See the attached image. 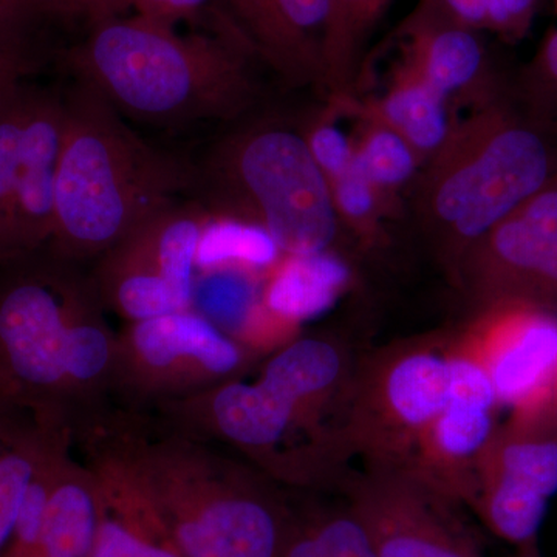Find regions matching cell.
<instances>
[{
	"label": "cell",
	"mask_w": 557,
	"mask_h": 557,
	"mask_svg": "<svg viewBox=\"0 0 557 557\" xmlns=\"http://www.w3.org/2000/svg\"><path fill=\"white\" fill-rule=\"evenodd\" d=\"M149 498L183 557H282L295 502L239 454L113 403L73 437Z\"/></svg>",
	"instance_id": "1"
},
{
	"label": "cell",
	"mask_w": 557,
	"mask_h": 557,
	"mask_svg": "<svg viewBox=\"0 0 557 557\" xmlns=\"http://www.w3.org/2000/svg\"><path fill=\"white\" fill-rule=\"evenodd\" d=\"M90 271L49 247L0 263V398L75 434L115 403L116 339Z\"/></svg>",
	"instance_id": "2"
},
{
	"label": "cell",
	"mask_w": 557,
	"mask_h": 557,
	"mask_svg": "<svg viewBox=\"0 0 557 557\" xmlns=\"http://www.w3.org/2000/svg\"><path fill=\"white\" fill-rule=\"evenodd\" d=\"M346 350L321 335L278 347L258 379L230 381L153 408L172 426L239 454L284 487L339 485L341 410L348 381Z\"/></svg>",
	"instance_id": "3"
},
{
	"label": "cell",
	"mask_w": 557,
	"mask_h": 557,
	"mask_svg": "<svg viewBox=\"0 0 557 557\" xmlns=\"http://www.w3.org/2000/svg\"><path fill=\"white\" fill-rule=\"evenodd\" d=\"M251 57L225 22L214 35H182L134 14L91 25L64 62L124 119L178 127L239 121L258 98Z\"/></svg>",
	"instance_id": "4"
},
{
	"label": "cell",
	"mask_w": 557,
	"mask_h": 557,
	"mask_svg": "<svg viewBox=\"0 0 557 557\" xmlns=\"http://www.w3.org/2000/svg\"><path fill=\"white\" fill-rule=\"evenodd\" d=\"M54 230L47 245L91 265L153 212L194 185V161L139 137L97 91L76 83L64 95Z\"/></svg>",
	"instance_id": "5"
},
{
	"label": "cell",
	"mask_w": 557,
	"mask_h": 557,
	"mask_svg": "<svg viewBox=\"0 0 557 557\" xmlns=\"http://www.w3.org/2000/svg\"><path fill=\"white\" fill-rule=\"evenodd\" d=\"M211 219L265 231L284 256L330 252L339 231L329 180L306 138L274 123L242 126L194 161L190 189Z\"/></svg>",
	"instance_id": "6"
},
{
	"label": "cell",
	"mask_w": 557,
	"mask_h": 557,
	"mask_svg": "<svg viewBox=\"0 0 557 557\" xmlns=\"http://www.w3.org/2000/svg\"><path fill=\"white\" fill-rule=\"evenodd\" d=\"M549 153L536 132L497 109L454 123L418 186L428 228L450 265L547 185Z\"/></svg>",
	"instance_id": "7"
},
{
	"label": "cell",
	"mask_w": 557,
	"mask_h": 557,
	"mask_svg": "<svg viewBox=\"0 0 557 557\" xmlns=\"http://www.w3.org/2000/svg\"><path fill=\"white\" fill-rule=\"evenodd\" d=\"M448 399V341L431 336L387 347L348 381L339 421L344 454L403 467Z\"/></svg>",
	"instance_id": "8"
},
{
	"label": "cell",
	"mask_w": 557,
	"mask_h": 557,
	"mask_svg": "<svg viewBox=\"0 0 557 557\" xmlns=\"http://www.w3.org/2000/svg\"><path fill=\"white\" fill-rule=\"evenodd\" d=\"M258 358L189 309L129 322L116 339L113 399L159 408L244 379Z\"/></svg>",
	"instance_id": "9"
},
{
	"label": "cell",
	"mask_w": 557,
	"mask_h": 557,
	"mask_svg": "<svg viewBox=\"0 0 557 557\" xmlns=\"http://www.w3.org/2000/svg\"><path fill=\"white\" fill-rule=\"evenodd\" d=\"M64 95L24 84L0 104V263L50 244Z\"/></svg>",
	"instance_id": "10"
},
{
	"label": "cell",
	"mask_w": 557,
	"mask_h": 557,
	"mask_svg": "<svg viewBox=\"0 0 557 557\" xmlns=\"http://www.w3.org/2000/svg\"><path fill=\"white\" fill-rule=\"evenodd\" d=\"M209 215L196 203L153 212L90 267L106 310L127 322L188 310Z\"/></svg>",
	"instance_id": "11"
},
{
	"label": "cell",
	"mask_w": 557,
	"mask_h": 557,
	"mask_svg": "<svg viewBox=\"0 0 557 557\" xmlns=\"http://www.w3.org/2000/svg\"><path fill=\"white\" fill-rule=\"evenodd\" d=\"M341 486L376 557H483L460 505L408 468L369 465Z\"/></svg>",
	"instance_id": "12"
},
{
	"label": "cell",
	"mask_w": 557,
	"mask_h": 557,
	"mask_svg": "<svg viewBox=\"0 0 557 557\" xmlns=\"http://www.w3.org/2000/svg\"><path fill=\"white\" fill-rule=\"evenodd\" d=\"M453 341L485 369L497 401L537 416L557 397V319L518 302L496 300Z\"/></svg>",
	"instance_id": "13"
},
{
	"label": "cell",
	"mask_w": 557,
	"mask_h": 557,
	"mask_svg": "<svg viewBox=\"0 0 557 557\" xmlns=\"http://www.w3.org/2000/svg\"><path fill=\"white\" fill-rule=\"evenodd\" d=\"M219 13L282 79L322 84L330 0H222Z\"/></svg>",
	"instance_id": "14"
},
{
	"label": "cell",
	"mask_w": 557,
	"mask_h": 557,
	"mask_svg": "<svg viewBox=\"0 0 557 557\" xmlns=\"http://www.w3.org/2000/svg\"><path fill=\"white\" fill-rule=\"evenodd\" d=\"M494 409L449 398L403 467L449 500L471 509L478 496L480 458L494 434Z\"/></svg>",
	"instance_id": "15"
},
{
	"label": "cell",
	"mask_w": 557,
	"mask_h": 557,
	"mask_svg": "<svg viewBox=\"0 0 557 557\" xmlns=\"http://www.w3.org/2000/svg\"><path fill=\"white\" fill-rule=\"evenodd\" d=\"M100 487V522L90 557H183L149 498L126 472L98 456L84 458Z\"/></svg>",
	"instance_id": "16"
},
{
	"label": "cell",
	"mask_w": 557,
	"mask_h": 557,
	"mask_svg": "<svg viewBox=\"0 0 557 557\" xmlns=\"http://www.w3.org/2000/svg\"><path fill=\"white\" fill-rule=\"evenodd\" d=\"M403 64L446 101H474L487 81V57L478 32L409 20L403 24Z\"/></svg>",
	"instance_id": "17"
},
{
	"label": "cell",
	"mask_w": 557,
	"mask_h": 557,
	"mask_svg": "<svg viewBox=\"0 0 557 557\" xmlns=\"http://www.w3.org/2000/svg\"><path fill=\"white\" fill-rule=\"evenodd\" d=\"M72 446L69 429L0 398V553L40 469Z\"/></svg>",
	"instance_id": "18"
},
{
	"label": "cell",
	"mask_w": 557,
	"mask_h": 557,
	"mask_svg": "<svg viewBox=\"0 0 557 557\" xmlns=\"http://www.w3.org/2000/svg\"><path fill=\"white\" fill-rule=\"evenodd\" d=\"M100 508L97 478L69 450L58 465L47 497L36 557H90Z\"/></svg>",
	"instance_id": "19"
},
{
	"label": "cell",
	"mask_w": 557,
	"mask_h": 557,
	"mask_svg": "<svg viewBox=\"0 0 557 557\" xmlns=\"http://www.w3.org/2000/svg\"><path fill=\"white\" fill-rule=\"evenodd\" d=\"M350 281V270L332 252L284 256L270 267L262 306L271 317L296 330L300 322L330 309Z\"/></svg>",
	"instance_id": "20"
},
{
	"label": "cell",
	"mask_w": 557,
	"mask_h": 557,
	"mask_svg": "<svg viewBox=\"0 0 557 557\" xmlns=\"http://www.w3.org/2000/svg\"><path fill=\"white\" fill-rule=\"evenodd\" d=\"M448 108L438 91L401 62L386 94L362 108L361 116L380 121L424 160L445 145L453 129Z\"/></svg>",
	"instance_id": "21"
},
{
	"label": "cell",
	"mask_w": 557,
	"mask_h": 557,
	"mask_svg": "<svg viewBox=\"0 0 557 557\" xmlns=\"http://www.w3.org/2000/svg\"><path fill=\"white\" fill-rule=\"evenodd\" d=\"M263 285L262 271L236 263L197 270L189 310L240 343L262 304Z\"/></svg>",
	"instance_id": "22"
},
{
	"label": "cell",
	"mask_w": 557,
	"mask_h": 557,
	"mask_svg": "<svg viewBox=\"0 0 557 557\" xmlns=\"http://www.w3.org/2000/svg\"><path fill=\"white\" fill-rule=\"evenodd\" d=\"M486 482L511 483L539 496L552 497L557 493L556 440L494 432L480 458L478 491Z\"/></svg>",
	"instance_id": "23"
},
{
	"label": "cell",
	"mask_w": 557,
	"mask_h": 557,
	"mask_svg": "<svg viewBox=\"0 0 557 557\" xmlns=\"http://www.w3.org/2000/svg\"><path fill=\"white\" fill-rule=\"evenodd\" d=\"M388 0H330V24L324 50L322 87L335 101H347L359 51Z\"/></svg>",
	"instance_id": "24"
},
{
	"label": "cell",
	"mask_w": 557,
	"mask_h": 557,
	"mask_svg": "<svg viewBox=\"0 0 557 557\" xmlns=\"http://www.w3.org/2000/svg\"><path fill=\"white\" fill-rule=\"evenodd\" d=\"M420 156L394 131L380 121L362 116V127L354 138V168L373 186L392 208H397V193L416 177Z\"/></svg>",
	"instance_id": "25"
},
{
	"label": "cell",
	"mask_w": 557,
	"mask_h": 557,
	"mask_svg": "<svg viewBox=\"0 0 557 557\" xmlns=\"http://www.w3.org/2000/svg\"><path fill=\"white\" fill-rule=\"evenodd\" d=\"M281 255L265 231L244 223L219 220L218 225L205 230L197 256V270L225 263L269 270Z\"/></svg>",
	"instance_id": "26"
},
{
	"label": "cell",
	"mask_w": 557,
	"mask_h": 557,
	"mask_svg": "<svg viewBox=\"0 0 557 557\" xmlns=\"http://www.w3.org/2000/svg\"><path fill=\"white\" fill-rule=\"evenodd\" d=\"M329 185L339 223L347 225L362 240L379 239L381 219L394 211L379 190L354 168L329 182Z\"/></svg>",
	"instance_id": "27"
},
{
	"label": "cell",
	"mask_w": 557,
	"mask_h": 557,
	"mask_svg": "<svg viewBox=\"0 0 557 557\" xmlns=\"http://www.w3.org/2000/svg\"><path fill=\"white\" fill-rule=\"evenodd\" d=\"M324 557H376L364 527L344 507L299 504Z\"/></svg>",
	"instance_id": "28"
},
{
	"label": "cell",
	"mask_w": 557,
	"mask_h": 557,
	"mask_svg": "<svg viewBox=\"0 0 557 557\" xmlns=\"http://www.w3.org/2000/svg\"><path fill=\"white\" fill-rule=\"evenodd\" d=\"M42 62L30 27L0 32V104L20 90Z\"/></svg>",
	"instance_id": "29"
},
{
	"label": "cell",
	"mask_w": 557,
	"mask_h": 557,
	"mask_svg": "<svg viewBox=\"0 0 557 557\" xmlns=\"http://www.w3.org/2000/svg\"><path fill=\"white\" fill-rule=\"evenodd\" d=\"M302 135L319 170L329 182L351 170L354 139L333 123L332 116H321Z\"/></svg>",
	"instance_id": "30"
},
{
	"label": "cell",
	"mask_w": 557,
	"mask_h": 557,
	"mask_svg": "<svg viewBox=\"0 0 557 557\" xmlns=\"http://www.w3.org/2000/svg\"><path fill=\"white\" fill-rule=\"evenodd\" d=\"M409 17L472 32L491 30L490 0H420Z\"/></svg>",
	"instance_id": "31"
},
{
	"label": "cell",
	"mask_w": 557,
	"mask_h": 557,
	"mask_svg": "<svg viewBox=\"0 0 557 557\" xmlns=\"http://www.w3.org/2000/svg\"><path fill=\"white\" fill-rule=\"evenodd\" d=\"M44 16L83 21L87 28L110 17L123 16L132 0H38Z\"/></svg>",
	"instance_id": "32"
},
{
	"label": "cell",
	"mask_w": 557,
	"mask_h": 557,
	"mask_svg": "<svg viewBox=\"0 0 557 557\" xmlns=\"http://www.w3.org/2000/svg\"><path fill=\"white\" fill-rule=\"evenodd\" d=\"M218 5H222V0H132L135 14L171 27H177L182 21L197 20Z\"/></svg>",
	"instance_id": "33"
},
{
	"label": "cell",
	"mask_w": 557,
	"mask_h": 557,
	"mask_svg": "<svg viewBox=\"0 0 557 557\" xmlns=\"http://www.w3.org/2000/svg\"><path fill=\"white\" fill-rule=\"evenodd\" d=\"M539 0H490L491 30L520 39L530 28Z\"/></svg>",
	"instance_id": "34"
},
{
	"label": "cell",
	"mask_w": 557,
	"mask_h": 557,
	"mask_svg": "<svg viewBox=\"0 0 557 557\" xmlns=\"http://www.w3.org/2000/svg\"><path fill=\"white\" fill-rule=\"evenodd\" d=\"M512 214L548 239L557 240V185H545Z\"/></svg>",
	"instance_id": "35"
},
{
	"label": "cell",
	"mask_w": 557,
	"mask_h": 557,
	"mask_svg": "<svg viewBox=\"0 0 557 557\" xmlns=\"http://www.w3.org/2000/svg\"><path fill=\"white\" fill-rule=\"evenodd\" d=\"M282 557H324L299 504H295V518Z\"/></svg>",
	"instance_id": "36"
},
{
	"label": "cell",
	"mask_w": 557,
	"mask_h": 557,
	"mask_svg": "<svg viewBox=\"0 0 557 557\" xmlns=\"http://www.w3.org/2000/svg\"><path fill=\"white\" fill-rule=\"evenodd\" d=\"M39 16L38 0H0V32L32 27Z\"/></svg>",
	"instance_id": "37"
},
{
	"label": "cell",
	"mask_w": 557,
	"mask_h": 557,
	"mask_svg": "<svg viewBox=\"0 0 557 557\" xmlns=\"http://www.w3.org/2000/svg\"><path fill=\"white\" fill-rule=\"evenodd\" d=\"M542 69L547 72L549 78L557 83V30L549 33L542 44L541 54H539Z\"/></svg>",
	"instance_id": "38"
},
{
	"label": "cell",
	"mask_w": 557,
	"mask_h": 557,
	"mask_svg": "<svg viewBox=\"0 0 557 557\" xmlns=\"http://www.w3.org/2000/svg\"><path fill=\"white\" fill-rule=\"evenodd\" d=\"M539 285H542V287L545 288L557 289V251L556 255L553 256V259L549 260L547 269H545L544 274H542Z\"/></svg>",
	"instance_id": "39"
},
{
	"label": "cell",
	"mask_w": 557,
	"mask_h": 557,
	"mask_svg": "<svg viewBox=\"0 0 557 557\" xmlns=\"http://www.w3.org/2000/svg\"><path fill=\"white\" fill-rule=\"evenodd\" d=\"M520 557H536L534 555H523V556H520Z\"/></svg>",
	"instance_id": "40"
},
{
	"label": "cell",
	"mask_w": 557,
	"mask_h": 557,
	"mask_svg": "<svg viewBox=\"0 0 557 557\" xmlns=\"http://www.w3.org/2000/svg\"><path fill=\"white\" fill-rule=\"evenodd\" d=\"M556 408H557V397H556Z\"/></svg>",
	"instance_id": "41"
},
{
	"label": "cell",
	"mask_w": 557,
	"mask_h": 557,
	"mask_svg": "<svg viewBox=\"0 0 557 557\" xmlns=\"http://www.w3.org/2000/svg\"><path fill=\"white\" fill-rule=\"evenodd\" d=\"M556 5H557V0H556Z\"/></svg>",
	"instance_id": "42"
}]
</instances>
